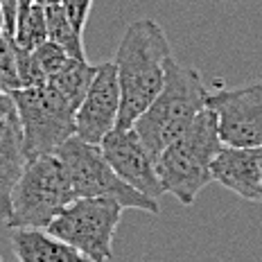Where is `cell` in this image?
Instances as JSON below:
<instances>
[{
    "instance_id": "10",
    "label": "cell",
    "mask_w": 262,
    "mask_h": 262,
    "mask_svg": "<svg viewBox=\"0 0 262 262\" xmlns=\"http://www.w3.org/2000/svg\"><path fill=\"white\" fill-rule=\"evenodd\" d=\"M120 116V86L116 63L104 61L95 66V75L86 91L84 100L75 108V136L93 145L102 140L118 127Z\"/></svg>"
},
{
    "instance_id": "3",
    "label": "cell",
    "mask_w": 262,
    "mask_h": 262,
    "mask_svg": "<svg viewBox=\"0 0 262 262\" xmlns=\"http://www.w3.org/2000/svg\"><path fill=\"white\" fill-rule=\"evenodd\" d=\"M206 102L208 89L204 86L201 75L194 68H185L172 59L161 93L138 116L134 129L156 158L194 122V118L206 108Z\"/></svg>"
},
{
    "instance_id": "8",
    "label": "cell",
    "mask_w": 262,
    "mask_h": 262,
    "mask_svg": "<svg viewBox=\"0 0 262 262\" xmlns=\"http://www.w3.org/2000/svg\"><path fill=\"white\" fill-rule=\"evenodd\" d=\"M206 106L215 113L224 145L262 147V84L208 93Z\"/></svg>"
},
{
    "instance_id": "6",
    "label": "cell",
    "mask_w": 262,
    "mask_h": 262,
    "mask_svg": "<svg viewBox=\"0 0 262 262\" xmlns=\"http://www.w3.org/2000/svg\"><path fill=\"white\" fill-rule=\"evenodd\" d=\"M12 97L23 129L27 161L54 154L70 136H75V108L48 81L23 86L14 91Z\"/></svg>"
},
{
    "instance_id": "9",
    "label": "cell",
    "mask_w": 262,
    "mask_h": 262,
    "mask_svg": "<svg viewBox=\"0 0 262 262\" xmlns=\"http://www.w3.org/2000/svg\"><path fill=\"white\" fill-rule=\"evenodd\" d=\"M100 149L113 172L149 199L165 194L156 172V158L145 147L134 127H116L100 143Z\"/></svg>"
},
{
    "instance_id": "1",
    "label": "cell",
    "mask_w": 262,
    "mask_h": 262,
    "mask_svg": "<svg viewBox=\"0 0 262 262\" xmlns=\"http://www.w3.org/2000/svg\"><path fill=\"white\" fill-rule=\"evenodd\" d=\"M172 59V46L158 20L138 18L127 25L113 59L120 86L118 127H134L140 113L154 102Z\"/></svg>"
},
{
    "instance_id": "21",
    "label": "cell",
    "mask_w": 262,
    "mask_h": 262,
    "mask_svg": "<svg viewBox=\"0 0 262 262\" xmlns=\"http://www.w3.org/2000/svg\"><path fill=\"white\" fill-rule=\"evenodd\" d=\"M16 113V106H14V97L9 93H3L0 91V120L9 118Z\"/></svg>"
},
{
    "instance_id": "4",
    "label": "cell",
    "mask_w": 262,
    "mask_h": 262,
    "mask_svg": "<svg viewBox=\"0 0 262 262\" xmlns=\"http://www.w3.org/2000/svg\"><path fill=\"white\" fill-rule=\"evenodd\" d=\"M77 199L57 154L30 158L12 192L9 228H46L70 201Z\"/></svg>"
},
{
    "instance_id": "11",
    "label": "cell",
    "mask_w": 262,
    "mask_h": 262,
    "mask_svg": "<svg viewBox=\"0 0 262 262\" xmlns=\"http://www.w3.org/2000/svg\"><path fill=\"white\" fill-rule=\"evenodd\" d=\"M212 181L247 201H262V147L224 145L210 165Z\"/></svg>"
},
{
    "instance_id": "19",
    "label": "cell",
    "mask_w": 262,
    "mask_h": 262,
    "mask_svg": "<svg viewBox=\"0 0 262 262\" xmlns=\"http://www.w3.org/2000/svg\"><path fill=\"white\" fill-rule=\"evenodd\" d=\"M66 14L70 16L73 25L77 27L79 32H84L86 27V20H89V14L93 9V0H61Z\"/></svg>"
},
{
    "instance_id": "16",
    "label": "cell",
    "mask_w": 262,
    "mask_h": 262,
    "mask_svg": "<svg viewBox=\"0 0 262 262\" xmlns=\"http://www.w3.org/2000/svg\"><path fill=\"white\" fill-rule=\"evenodd\" d=\"M48 41V25H46V9L41 5H32L30 9L16 18L14 43L25 50H34L41 43Z\"/></svg>"
},
{
    "instance_id": "23",
    "label": "cell",
    "mask_w": 262,
    "mask_h": 262,
    "mask_svg": "<svg viewBox=\"0 0 262 262\" xmlns=\"http://www.w3.org/2000/svg\"><path fill=\"white\" fill-rule=\"evenodd\" d=\"M0 16H3V7H0Z\"/></svg>"
},
{
    "instance_id": "13",
    "label": "cell",
    "mask_w": 262,
    "mask_h": 262,
    "mask_svg": "<svg viewBox=\"0 0 262 262\" xmlns=\"http://www.w3.org/2000/svg\"><path fill=\"white\" fill-rule=\"evenodd\" d=\"M12 249L18 262H91L46 228H12Z\"/></svg>"
},
{
    "instance_id": "7",
    "label": "cell",
    "mask_w": 262,
    "mask_h": 262,
    "mask_svg": "<svg viewBox=\"0 0 262 262\" xmlns=\"http://www.w3.org/2000/svg\"><path fill=\"white\" fill-rule=\"evenodd\" d=\"M122 206L104 196H77L46 226L48 233L75 247L91 262H106L113 255Z\"/></svg>"
},
{
    "instance_id": "22",
    "label": "cell",
    "mask_w": 262,
    "mask_h": 262,
    "mask_svg": "<svg viewBox=\"0 0 262 262\" xmlns=\"http://www.w3.org/2000/svg\"><path fill=\"white\" fill-rule=\"evenodd\" d=\"M34 5H41V7H50V5H57L61 3V0H32Z\"/></svg>"
},
{
    "instance_id": "24",
    "label": "cell",
    "mask_w": 262,
    "mask_h": 262,
    "mask_svg": "<svg viewBox=\"0 0 262 262\" xmlns=\"http://www.w3.org/2000/svg\"><path fill=\"white\" fill-rule=\"evenodd\" d=\"M0 262H5V260H3V258H0Z\"/></svg>"
},
{
    "instance_id": "17",
    "label": "cell",
    "mask_w": 262,
    "mask_h": 262,
    "mask_svg": "<svg viewBox=\"0 0 262 262\" xmlns=\"http://www.w3.org/2000/svg\"><path fill=\"white\" fill-rule=\"evenodd\" d=\"M20 89V79H18V66H16V48L14 39L7 36L3 27V18H0V91L9 93Z\"/></svg>"
},
{
    "instance_id": "12",
    "label": "cell",
    "mask_w": 262,
    "mask_h": 262,
    "mask_svg": "<svg viewBox=\"0 0 262 262\" xmlns=\"http://www.w3.org/2000/svg\"><path fill=\"white\" fill-rule=\"evenodd\" d=\"M27 154L23 145V129L18 116L0 120V222L9 220L12 192L25 170Z\"/></svg>"
},
{
    "instance_id": "18",
    "label": "cell",
    "mask_w": 262,
    "mask_h": 262,
    "mask_svg": "<svg viewBox=\"0 0 262 262\" xmlns=\"http://www.w3.org/2000/svg\"><path fill=\"white\" fill-rule=\"evenodd\" d=\"M32 57H34V61H36V66H39V70L43 73L46 81H48V77L57 75L59 70L73 59L63 48H59L57 43L50 41V39H48L46 43H41L39 48H34V50H32Z\"/></svg>"
},
{
    "instance_id": "2",
    "label": "cell",
    "mask_w": 262,
    "mask_h": 262,
    "mask_svg": "<svg viewBox=\"0 0 262 262\" xmlns=\"http://www.w3.org/2000/svg\"><path fill=\"white\" fill-rule=\"evenodd\" d=\"M222 147L215 113L206 106L194 122L156 156L163 190L177 196L179 204L192 206L196 194L212 181L210 165Z\"/></svg>"
},
{
    "instance_id": "20",
    "label": "cell",
    "mask_w": 262,
    "mask_h": 262,
    "mask_svg": "<svg viewBox=\"0 0 262 262\" xmlns=\"http://www.w3.org/2000/svg\"><path fill=\"white\" fill-rule=\"evenodd\" d=\"M0 7H3V27L7 32V36L14 39V30H16V0H0Z\"/></svg>"
},
{
    "instance_id": "15",
    "label": "cell",
    "mask_w": 262,
    "mask_h": 262,
    "mask_svg": "<svg viewBox=\"0 0 262 262\" xmlns=\"http://www.w3.org/2000/svg\"><path fill=\"white\" fill-rule=\"evenodd\" d=\"M46 9V25H48V39L54 41L59 48H63L73 59L86 61V50H84V32H79L73 25L70 16L66 14L63 5H50Z\"/></svg>"
},
{
    "instance_id": "5",
    "label": "cell",
    "mask_w": 262,
    "mask_h": 262,
    "mask_svg": "<svg viewBox=\"0 0 262 262\" xmlns=\"http://www.w3.org/2000/svg\"><path fill=\"white\" fill-rule=\"evenodd\" d=\"M54 154L63 163L66 174L77 196H104V199L118 201L122 208L145 210L151 215L161 212L156 199L138 192L113 172L100 145L86 143L79 136H70Z\"/></svg>"
},
{
    "instance_id": "14",
    "label": "cell",
    "mask_w": 262,
    "mask_h": 262,
    "mask_svg": "<svg viewBox=\"0 0 262 262\" xmlns=\"http://www.w3.org/2000/svg\"><path fill=\"white\" fill-rule=\"evenodd\" d=\"M93 75H95V66H91L89 59H86V61H81V59H70L57 75L48 77V84L61 97H66V102H68L70 106L77 108L79 102L84 100L86 91H89Z\"/></svg>"
}]
</instances>
